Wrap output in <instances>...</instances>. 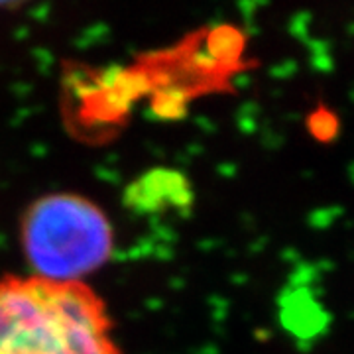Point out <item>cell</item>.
Wrapping results in <instances>:
<instances>
[{
    "mask_svg": "<svg viewBox=\"0 0 354 354\" xmlns=\"http://www.w3.org/2000/svg\"><path fill=\"white\" fill-rule=\"evenodd\" d=\"M20 244L34 276L85 281L113 258L114 228L97 203L79 193L55 191L26 209Z\"/></svg>",
    "mask_w": 354,
    "mask_h": 354,
    "instance_id": "cell-2",
    "label": "cell"
},
{
    "mask_svg": "<svg viewBox=\"0 0 354 354\" xmlns=\"http://www.w3.org/2000/svg\"><path fill=\"white\" fill-rule=\"evenodd\" d=\"M0 354H122L106 304L85 281L0 278Z\"/></svg>",
    "mask_w": 354,
    "mask_h": 354,
    "instance_id": "cell-1",
    "label": "cell"
},
{
    "mask_svg": "<svg viewBox=\"0 0 354 354\" xmlns=\"http://www.w3.org/2000/svg\"><path fill=\"white\" fill-rule=\"evenodd\" d=\"M309 127H311V132L315 134L317 138L321 140H329L335 136V132H337V120H335V116L329 113H315L311 116V120H309Z\"/></svg>",
    "mask_w": 354,
    "mask_h": 354,
    "instance_id": "cell-3",
    "label": "cell"
}]
</instances>
